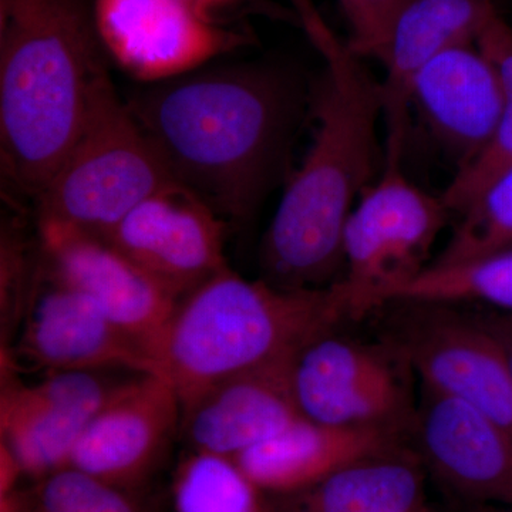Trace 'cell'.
I'll list each match as a JSON object with an SVG mask.
<instances>
[{
  "label": "cell",
  "mask_w": 512,
  "mask_h": 512,
  "mask_svg": "<svg viewBox=\"0 0 512 512\" xmlns=\"http://www.w3.org/2000/svg\"><path fill=\"white\" fill-rule=\"evenodd\" d=\"M503 103L497 69L476 43L454 47L431 60L412 89V109L458 168L488 146Z\"/></svg>",
  "instance_id": "18"
},
{
  "label": "cell",
  "mask_w": 512,
  "mask_h": 512,
  "mask_svg": "<svg viewBox=\"0 0 512 512\" xmlns=\"http://www.w3.org/2000/svg\"><path fill=\"white\" fill-rule=\"evenodd\" d=\"M94 0H0V163L35 202L82 130L109 72Z\"/></svg>",
  "instance_id": "3"
},
{
  "label": "cell",
  "mask_w": 512,
  "mask_h": 512,
  "mask_svg": "<svg viewBox=\"0 0 512 512\" xmlns=\"http://www.w3.org/2000/svg\"><path fill=\"white\" fill-rule=\"evenodd\" d=\"M39 239H30L16 220H6L0 235V312L6 338L15 335L43 281Z\"/></svg>",
  "instance_id": "25"
},
{
  "label": "cell",
  "mask_w": 512,
  "mask_h": 512,
  "mask_svg": "<svg viewBox=\"0 0 512 512\" xmlns=\"http://www.w3.org/2000/svg\"><path fill=\"white\" fill-rule=\"evenodd\" d=\"M37 239L47 278L89 296L157 363L178 299L106 239L37 221Z\"/></svg>",
  "instance_id": "10"
},
{
  "label": "cell",
  "mask_w": 512,
  "mask_h": 512,
  "mask_svg": "<svg viewBox=\"0 0 512 512\" xmlns=\"http://www.w3.org/2000/svg\"><path fill=\"white\" fill-rule=\"evenodd\" d=\"M174 180L227 224H245L286 174L311 92L291 67H201L127 101Z\"/></svg>",
  "instance_id": "1"
},
{
  "label": "cell",
  "mask_w": 512,
  "mask_h": 512,
  "mask_svg": "<svg viewBox=\"0 0 512 512\" xmlns=\"http://www.w3.org/2000/svg\"><path fill=\"white\" fill-rule=\"evenodd\" d=\"M99 373H50L36 384L3 387L2 443L19 458L26 477L43 480L69 466L87 424L116 389Z\"/></svg>",
  "instance_id": "15"
},
{
  "label": "cell",
  "mask_w": 512,
  "mask_h": 512,
  "mask_svg": "<svg viewBox=\"0 0 512 512\" xmlns=\"http://www.w3.org/2000/svg\"><path fill=\"white\" fill-rule=\"evenodd\" d=\"M0 512H33V493L18 490L0 495Z\"/></svg>",
  "instance_id": "32"
},
{
  "label": "cell",
  "mask_w": 512,
  "mask_h": 512,
  "mask_svg": "<svg viewBox=\"0 0 512 512\" xmlns=\"http://www.w3.org/2000/svg\"><path fill=\"white\" fill-rule=\"evenodd\" d=\"M296 22L299 23L309 42L318 50L325 63L338 59L348 50L323 18L315 0H288Z\"/></svg>",
  "instance_id": "27"
},
{
  "label": "cell",
  "mask_w": 512,
  "mask_h": 512,
  "mask_svg": "<svg viewBox=\"0 0 512 512\" xmlns=\"http://www.w3.org/2000/svg\"><path fill=\"white\" fill-rule=\"evenodd\" d=\"M417 512H427V510H423V511H417Z\"/></svg>",
  "instance_id": "34"
},
{
  "label": "cell",
  "mask_w": 512,
  "mask_h": 512,
  "mask_svg": "<svg viewBox=\"0 0 512 512\" xmlns=\"http://www.w3.org/2000/svg\"><path fill=\"white\" fill-rule=\"evenodd\" d=\"M458 512H512V507L494 504H467Z\"/></svg>",
  "instance_id": "33"
},
{
  "label": "cell",
  "mask_w": 512,
  "mask_h": 512,
  "mask_svg": "<svg viewBox=\"0 0 512 512\" xmlns=\"http://www.w3.org/2000/svg\"><path fill=\"white\" fill-rule=\"evenodd\" d=\"M450 211L403 173L386 163L350 214L343 237L349 319L384 308L390 296L429 266V254Z\"/></svg>",
  "instance_id": "6"
},
{
  "label": "cell",
  "mask_w": 512,
  "mask_h": 512,
  "mask_svg": "<svg viewBox=\"0 0 512 512\" xmlns=\"http://www.w3.org/2000/svg\"><path fill=\"white\" fill-rule=\"evenodd\" d=\"M512 248V164L463 214L453 235L430 265L463 264Z\"/></svg>",
  "instance_id": "24"
},
{
  "label": "cell",
  "mask_w": 512,
  "mask_h": 512,
  "mask_svg": "<svg viewBox=\"0 0 512 512\" xmlns=\"http://www.w3.org/2000/svg\"><path fill=\"white\" fill-rule=\"evenodd\" d=\"M400 427L338 426L301 417L234 460L264 494L298 493L357 461L403 450Z\"/></svg>",
  "instance_id": "19"
},
{
  "label": "cell",
  "mask_w": 512,
  "mask_h": 512,
  "mask_svg": "<svg viewBox=\"0 0 512 512\" xmlns=\"http://www.w3.org/2000/svg\"><path fill=\"white\" fill-rule=\"evenodd\" d=\"M404 362L390 343L366 345L335 332L313 340L293 366V390L306 419L338 426H414Z\"/></svg>",
  "instance_id": "9"
},
{
  "label": "cell",
  "mask_w": 512,
  "mask_h": 512,
  "mask_svg": "<svg viewBox=\"0 0 512 512\" xmlns=\"http://www.w3.org/2000/svg\"><path fill=\"white\" fill-rule=\"evenodd\" d=\"M94 18L107 57L144 84L184 76L255 43L248 29L185 0H94Z\"/></svg>",
  "instance_id": "8"
},
{
  "label": "cell",
  "mask_w": 512,
  "mask_h": 512,
  "mask_svg": "<svg viewBox=\"0 0 512 512\" xmlns=\"http://www.w3.org/2000/svg\"><path fill=\"white\" fill-rule=\"evenodd\" d=\"M414 431L420 458L467 504L512 507V436L470 404L427 392Z\"/></svg>",
  "instance_id": "14"
},
{
  "label": "cell",
  "mask_w": 512,
  "mask_h": 512,
  "mask_svg": "<svg viewBox=\"0 0 512 512\" xmlns=\"http://www.w3.org/2000/svg\"><path fill=\"white\" fill-rule=\"evenodd\" d=\"M227 225L174 185L140 202L103 239L181 301L228 268Z\"/></svg>",
  "instance_id": "11"
},
{
  "label": "cell",
  "mask_w": 512,
  "mask_h": 512,
  "mask_svg": "<svg viewBox=\"0 0 512 512\" xmlns=\"http://www.w3.org/2000/svg\"><path fill=\"white\" fill-rule=\"evenodd\" d=\"M404 2L406 0H339L350 29V52L359 59L380 60L394 18Z\"/></svg>",
  "instance_id": "26"
},
{
  "label": "cell",
  "mask_w": 512,
  "mask_h": 512,
  "mask_svg": "<svg viewBox=\"0 0 512 512\" xmlns=\"http://www.w3.org/2000/svg\"><path fill=\"white\" fill-rule=\"evenodd\" d=\"M16 338V355L49 373L120 369L160 376L150 353L89 296L46 275Z\"/></svg>",
  "instance_id": "12"
},
{
  "label": "cell",
  "mask_w": 512,
  "mask_h": 512,
  "mask_svg": "<svg viewBox=\"0 0 512 512\" xmlns=\"http://www.w3.org/2000/svg\"><path fill=\"white\" fill-rule=\"evenodd\" d=\"M268 512H417L424 507L421 458L407 448L357 461L320 483L266 500Z\"/></svg>",
  "instance_id": "20"
},
{
  "label": "cell",
  "mask_w": 512,
  "mask_h": 512,
  "mask_svg": "<svg viewBox=\"0 0 512 512\" xmlns=\"http://www.w3.org/2000/svg\"><path fill=\"white\" fill-rule=\"evenodd\" d=\"M476 45L497 69L504 103L500 123L488 146L471 163L458 168L441 194L450 214L457 217L512 164V26L500 12L487 23Z\"/></svg>",
  "instance_id": "21"
},
{
  "label": "cell",
  "mask_w": 512,
  "mask_h": 512,
  "mask_svg": "<svg viewBox=\"0 0 512 512\" xmlns=\"http://www.w3.org/2000/svg\"><path fill=\"white\" fill-rule=\"evenodd\" d=\"M393 302L481 303L512 313V248L463 264L429 265L390 296Z\"/></svg>",
  "instance_id": "22"
},
{
  "label": "cell",
  "mask_w": 512,
  "mask_h": 512,
  "mask_svg": "<svg viewBox=\"0 0 512 512\" xmlns=\"http://www.w3.org/2000/svg\"><path fill=\"white\" fill-rule=\"evenodd\" d=\"M298 355L227 377L184 403L181 426L192 451L235 458L301 419L293 390Z\"/></svg>",
  "instance_id": "16"
},
{
  "label": "cell",
  "mask_w": 512,
  "mask_h": 512,
  "mask_svg": "<svg viewBox=\"0 0 512 512\" xmlns=\"http://www.w3.org/2000/svg\"><path fill=\"white\" fill-rule=\"evenodd\" d=\"M174 185L107 72L94 84L79 136L33 204L37 221L104 238L140 202Z\"/></svg>",
  "instance_id": "5"
},
{
  "label": "cell",
  "mask_w": 512,
  "mask_h": 512,
  "mask_svg": "<svg viewBox=\"0 0 512 512\" xmlns=\"http://www.w3.org/2000/svg\"><path fill=\"white\" fill-rule=\"evenodd\" d=\"M311 113V144L289 174L259 251L262 279L285 289L326 288L345 275L346 225L375 173L380 83L348 49L325 63Z\"/></svg>",
  "instance_id": "2"
},
{
  "label": "cell",
  "mask_w": 512,
  "mask_h": 512,
  "mask_svg": "<svg viewBox=\"0 0 512 512\" xmlns=\"http://www.w3.org/2000/svg\"><path fill=\"white\" fill-rule=\"evenodd\" d=\"M508 2H510V3H511V5H512V0H508Z\"/></svg>",
  "instance_id": "35"
},
{
  "label": "cell",
  "mask_w": 512,
  "mask_h": 512,
  "mask_svg": "<svg viewBox=\"0 0 512 512\" xmlns=\"http://www.w3.org/2000/svg\"><path fill=\"white\" fill-rule=\"evenodd\" d=\"M175 512H268L264 493L231 457L192 451L173 481Z\"/></svg>",
  "instance_id": "23"
},
{
  "label": "cell",
  "mask_w": 512,
  "mask_h": 512,
  "mask_svg": "<svg viewBox=\"0 0 512 512\" xmlns=\"http://www.w3.org/2000/svg\"><path fill=\"white\" fill-rule=\"evenodd\" d=\"M483 319L503 343L512 369V313H487Z\"/></svg>",
  "instance_id": "31"
},
{
  "label": "cell",
  "mask_w": 512,
  "mask_h": 512,
  "mask_svg": "<svg viewBox=\"0 0 512 512\" xmlns=\"http://www.w3.org/2000/svg\"><path fill=\"white\" fill-rule=\"evenodd\" d=\"M181 417L180 397L163 376L117 384L84 429L69 466L131 491L158 466Z\"/></svg>",
  "instance_id": "13"
},
{
  "label": "cell",
  "mask_w": 512,
  "mask_h": 512,
  "mask_svg": "<svg viewBox=\"0 0 512 512\" xmlns=\"http://www.w3.org/2000/svg\"><path fill=\"white\" fill-rule=\"evenodd\" d=\"M497 13L495 0H406L403 3L379 60L386 70L380 83L386 124V163H402L413 84L421 70L447 50L474 45Z\"/></svg>",
  "instance_id": "17"
},
{
  "label": "cell",
  "mask_w": 512,
  "mask_h": 512,
  "mask_svg": "<svg viewBox=\"0 0 512 512\" xmlns=\"http://www.w3.org/2000/svg\"><path fill=\"white\" fill-rule=\"evenodd\" d=\"M185 2L190 3L204 15L221 22H228L227 16L237 10L247 9L251 5L259 8V2L256 0H185Z\"/></svg>",
  "instance_id": "30"
},
{
  "label": "cell",
  "mask_w": 512,
  "mask_h": 512,
  "mask_svg": "<svg viewBox=\"0 0 512 512\" xmlns=\"http://www.w3.org/2000/svg\"><path fill=\"white\" fill-rule=\"evenodd\" d=\"M349 319L342 281L315 289L249 281L231 268L178 302L160 355V376L181 406L238 373L295 356Z\"/></svg>",
  "instance_id": "4"
},
{
  "label": "cell",
  "mask_w": 512,
  "mask_h": 512,
  "mask_svg": "<svg viewBox=\"0 0 512 512\" xmlns=\"http://www.w3.org/2000/svg\"><path fill=\"white\" fill-rule=\"evenodd\" d=\"M399 323L390 340L427 392L476 407L512 436V369L483 316L454 303L393 302Z\"/></svg>",
  "instance_id": "7"
},
{
  "label": "cell",
  "mask_w": 512,
  "mask_h": 512,
  "mask_svg": "<svg viewBox=\"0 0 512 512\" xmlns=\"http://www.w3.org/2000/svg\"><path fill=\"white\" fill-rule=\"evenodd\" d=\"M79 512H147L140 501L133 497L130 490L107 485L89 504Z\"/></svg>",
  "instance_id": "28"
},
{
  "label": "cell",
  "mask_w": 512,
  "mask_h": 512,
  "mask_svg": "<svg viewBox=\"0 0 512 512\" xmlns=\"http://www.w3.org/2000/svg\"><path fill=\"white\" fill-rule=\"evenodd\" d=\"M25 476L19 458L5 443H0V495L18 490L20 477Z\"/></svg>",
  "instance_id": "29"
}]
</instances>
